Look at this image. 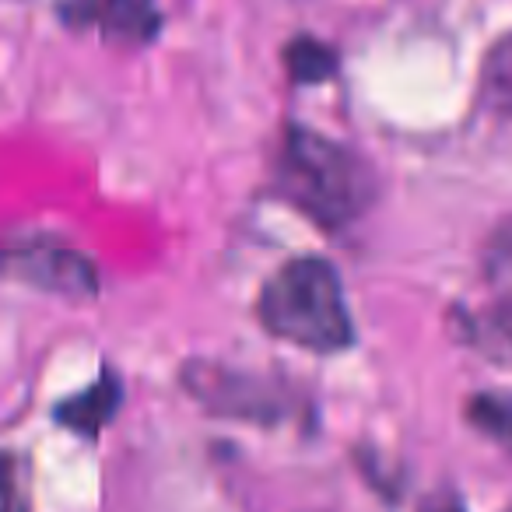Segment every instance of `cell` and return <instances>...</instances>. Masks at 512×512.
I'll use <instances>...</instances> for the list:
<instances>
[{"instance_id":"cell-10","label":"cell","mask_w":512,"mask_h":512,"mask_svg":"<svg viewBox=\"0 0 512 512\" xmlns=\"http://www.w3.org/2000/svg\"><path fill=\"white\" fill-rule=\"evenodd\" d=\"M484 278L512 302V218L502 221L484 246Z\"/></svg>"},{"instance_id":"cell-3","label":"cell","mask_w":512,"mask_h":512,"mask_svg":"<svg viewBox=\"0 0 512 512\" xmlns=\"http://www.w3.org/2000/svg\"><path fill=\"white\" fill-rule=\"evenodd\" d=\"M8 271L15 278L29 281V285L43 288V292L74 295V299L95 295V288H99L92 260L81 256L78 249L64 246V242L46 239V235H32V239L11 246Z\"/></svg>"},{"instance_id":"cell-9","label":"cell","mask_w":512,"mask_h":512,"mask_svg":"<svg viewBox=\"0 0 512 512\" xmlns=\"http://www.w3.org/2000/svg\"><path fill=\"white\" fill-rule=\"evenodd\" d=\"M285 67L295 85H323L337 74V50L313 36H299L285 46Z\"/></svg>"},{"instance_id":"cell-4","label":"cell","mask_w":512,"mask_h":512,"mask_svg":"<svg viewBox=\"0 0 512 512\" xmlns=\"http://www.w3.org/2000/svg\"><path fill=\"white\" fill-rule=\"evenodd\" d=\"M183 386L204 407H211L214 414H228V418L278 421V414H285V407L278 404V393L271 386L239 369L190 362L183 369Z\"/></svg>"},{"instance_id":"cell-1","label":"cell","mask_w":512,"mask_h":512,"mask_svg":"<svg viewBox=\"0 0 512 512\" xmlns=\"http://www.w3.org/2000/svg\"><path fill=\"white\" fill-rule=\"evenodd\" d=\"M274 186L292 207L327 232L348 228L376 200V176L362 155L316 134L299 123H288L281 137Z\"/></svg>"},{"instance_id":"cell-2","label":"cell","mask_w":512,"mask_h":512,"mask_svg":"<svg viewBox=\"0 0 512 512\" xmlns=\"http://www.w3.org/2000/svg\"><path fill=\"white\" fill-rule=\"evenodd\" d=\"M256 320L271 337L313 355H337L358 341L341 274L323 256H295L278 267L260 288Z\"/></svg>"},{"instance_id":"cell-7","label":"cell","mask_w":512,"mask_h":512,"mask_svg":"<svg viewBox=\"0 0 512 512\" xmlns=\"http://www.w3.org/2000/svg\"><path fill=\"white\" fill-rule=\"evenodd\" d=\"M477 95H481L484 113L498 116L512 127V32L498 39L484 57Z\"/></svg>"},{"instance_id":"cell-5","label":"cell","mask_w":512,"mask_h":512,"mask_svg":"<svg viewBox=\"0 0 512 512\" xmlns=\"http://www.w3.org/2000/svg\"><path fill=\"white\" fill-rule=\"evenodd\" d=\"M67 25H99L113 43L141 46L162 29V11L155 0H60Z\"/></svg>"},{"instance_id":"cell-8","label":"cell","mask_w":512,"mask_h":512,"mask_svg":"<svg viewBox=\"0 0 512 512\" xmlns=\"http://www.w3.org/2000/svg\"><path fill=\"white\" fill-rule=\"evenodd\" d=\"M463 418L474 432H481L505 453H512V393H474V397H467Z\"/></svg>"},{"instance_id":"cell-6","label":"cell","mask_w":512,"mask_h":512,"mask_svg":"<svg viewBox=\"0 0 512 512\" xmlns=\"http://www.w3.org/2000/svg\"><path fill=\"white\" fill-rule=\"evenodd\" d=\"M120 400H123V386H120V376L116 372H102L85 393H74L71 400L53 411V418L74 435H85V439H95L109 421L116 418L120 411Z\"/></svg>"}]
</instances>
